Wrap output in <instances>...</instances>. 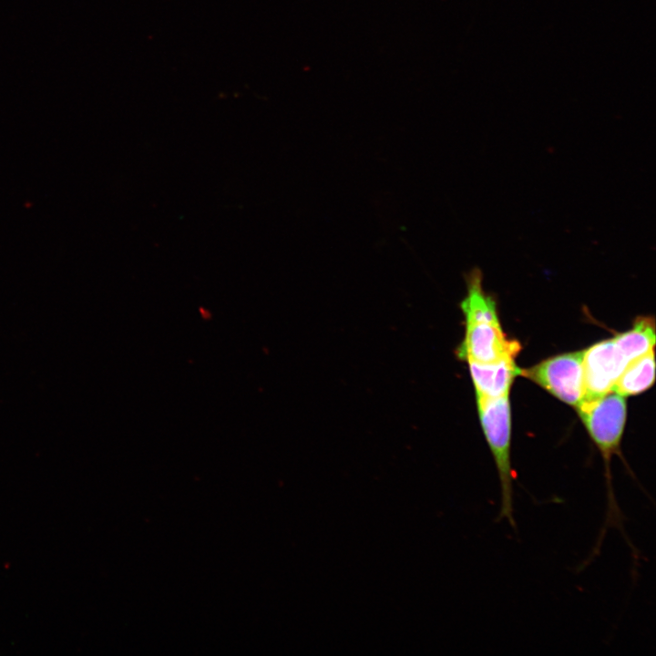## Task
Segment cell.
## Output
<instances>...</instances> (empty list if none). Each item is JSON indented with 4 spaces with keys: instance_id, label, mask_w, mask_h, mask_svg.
I'll use <instances>...</instances> for the list:
<instances>
[{
    "instance_id": "obj_1",
    "label": "cell",
    "mask_w": 656,
    "mask_h": 656,
    "mask_svg": "<svg viewBox=\"0 0 656 656\" xmlns=\"http://www.w3.org/2000/svg\"><path fill=\"white\" fill-rule=\"evenodd\" d=\"M466 295L461 302L466 319L465 338L457 356L466 361L492 363L503 358H516L521 346L508 339L502 330L495 300L482 286V272L472 269L466 275Z\"/></svg>"
},
{
    "instance_id": "obj_2",
    "label": "cell",
    "mask_w": 656,
    "mask_h": 656,
    "mask_svg": "<svg viewBox=\"0 0 656 656\" xmlns=\"http://www.w3.org/2000/svg\"><path fill=\"white\" fill-rule=\"evenodd\" d=\"M481 425L492 453L500 485V509L497 520L506 519L516 527L513 507L515 473L511 464V416L509 394L498 397L476 395Z\"/></svg>"
},
{
    "instance_id": "obj_3",
    "label": "cell",
    "mask_w": 656,
    "mask_h": 656,
    "mask_svg": "<svg viewBox=\"0 0 656 656\" xmlns=\"http://www.w3.org/2000/svg\"><path fill=\"white\" fill-rule=\"evenodd\" d=\"M519 375L575 408L584 398L583 351L552 356L534 366L520 369Z\"/></svg>"
},
{
    "instance_id": "obj_4",
    "label": "cell",
    "mask_w": 656,
    "mask_h": 656,
    "mask_svg": "<svg viewBox=\"0 0 656 656\" xmlns=\"http://www.w3.org/2000/svg\"><path fill=\"white\" fill-rule=\"evenodd\" d=\"M630 362L614 337L583 350L585 394L582 401L596 399L612 391Z\"/></svg>"
},
{
    "instance_id": "obj_5",
    "label": "cell",
    "mask_w": 656,
    "mask_h": 656,
    "mask_svg": "<svg viewBox=\"0 0 656 656\" xmlns=\"http://www.w3.org/2000/svg\"><path fill=\"white\" fill-rule=\"evenodd\" d=\"M476 395L498 397L508 395L520 368L515 358L507 357L492 363L467 361Z\"/></svg>"
},
{
    "instance_id": "obj_6",
    "label": "cell",
    "mask_w": 656,
    "mask_h": 656,
    "mask_svg": "<svg viewBox=\"0 0 656 656\" xmlns=\"http://www.w3.org/2000/svg\"><path fill=\"white\" fill-rule=\"evenodd\" d=\"M654 378L653 349L629 363L615 382L612 391L622 396L638 395L649 389Z\"/></svg>"
},
{
    "instance_id": "obj_7",
    "label": "cell",
    "mask_w": 656,
    "mask_h": 656,
    "mask_svg": "<svg viewBox=\"0 0 656 656\" xmlns=\"http://www.w3.org/2000/svg\"><path fill=\"white\" fill-rule=\"evenodd\" d=\"M632 555H633V558H634L635 561L638 560V552H636V553H634V554H632ZM592 559H589L588 558L584 562H582V565H583V566L589 565Z\"/></svg>"
}]
</instances>
